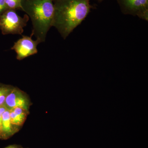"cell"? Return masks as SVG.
Listing matches in <instances>:
<instances>
[{
	"mask_svg": "<svg viewBox=\"0 0 148 148\" xmlns=\"http://www.w3.org/2000/svg\"><path fill=\"white\" fill-rule=\"evenodd\" d=\"M91 0H55L52 27L66 39L90 12Z\"/></svg>",
	"mask_w": 148,
	"mask_h": 148,
	"instance_id": "1",
	"label": "cell"
},
{
	"mask_svg": "<svg viewBox=\"0 0 148 148\" xmlns=\"http://www.w3.org/2000/svg\"><path fill=\"white\" fill-rule=\"evenodd\" d=\"M21 10L32 20L33 31L39 43L45 41L47 35L52 27L54 4L53 0H22Z\"/></svg>",
	"mask_w": 148,
	"mask_h": 148,
	"instance_id": "2",
	"label": "cell"
},
{
	"mask_svg": "<svg viewBox=\"0 0 148 148\" xmlns=\"http://www.w3.org/2000/svg\"><path fill=\"white\" fill-rule=\"evenodd\" d=\"M29 17L18 15L15 10L7 9L0 16V30L3 35H21Z\"/></svg>",
	"mask_w": 148,
	"mask_h": 148,
	"instance_id": "3",
	"label": "cell"
},
{
	"mask_svg": "<svg viewBox=\"0 0 148 148\" xmlns=\"http://www.w3.org/2000/svg\"><path fill=\"white\" fill-rule=\"evenodd\" d=\"M124 14L138 16L148 21V0H116Z\"/></svg>",
	"mask_w": 148,
	"mask_h": 148,
	"instance_id": "4",
	"label": "cell"
},
{
	"mask_svg": "<svg viewBox=\"0 0 148 148\" xmlns=\"http://www.w3.org/2000/svg\"><path fill=\"white\" fill-rule=\"evenodd\" d=\"M38 42L32 39V36H23L21 38L14 43L11 49L16 52V58L21 61L31 56L38 53L37 46Z\"/></svg>",
	"mask_w": 148,
	"mask_h": 148,
	"instance_id": "5",
	"label": "cell"
},
{
	"mask_svg": "<svg viewBox=\"0 0 148 148\" xmlns=\"http://www.w3.org/2000/svg\"><path fill=\"white\" fill-rule=\"evenodd\" d=\"M31 102L26 93L19 88L14 87L6 98L4 106L10 111L15 108H21L29 112Z\"/></svg>",
	"mask_w": 148,
	"mask_h": 148,
	"instance_id": "6",
	"label": "cell"
},
{
	"mask_svg": "<svg viewBox=\"0 0 148 148\" xmlns=\"http://www.w3.org/2000/svg\"><path fill=\"white\" fill-rule=\"evenodd\" d=\"M1 139L7 140L18 131L11 122L10 111L6 110L2 114Z\"/></svg>",
	"mask_w": 148,
	"mask_h": 148,
	"instance_id": "7",
	"label": "cell"
},
{
	"mask_svg": "<svg viewBox=\"0 0 148 148\" xmlns=\"http://www.w3.org/2000/svg\"><path fill=\"white\" fill-rule=\"evenodd\" d=\"M10 111L12 124L17 129L22 126L27 119L29 112L21 108H15Z\"/></svg>",
	"mask_w": 148,
	"mask_h": 148,
	"instance_id": "8",
	"label": "cell"
},
{
	"mask_svg": "<svg viewBox=\"0 0 148 148\" xmlns=\"http://www.w3.org/2000/svg\"><path fill=\"white\" fill-rule=\"evenodd\" d=\"M13 88L12 86L0 83V107L4 106L6 98Z\"/></svg>",
	"mask_w": 148,
	"mask_h": 148,
	"instance_id": "9",
	"label": "cell"
},
{
	"mask_svg": "<svg viewBox=\"0 0 148 148\" xmlns=\"http://www.w3.org/2000/svg\"><path fill=\"white\" fill-rule=\"evenodd\" d=\"M21 1L22 0H5V2L8 9L16 10L17 9H21Z\"/></svg>",
	"mask_w": 148,
	"mask_h": 148,
	"instance_id": "10",
	"label": "cell"
},
{
	"mask_svg": "<svg viewBox=\"0 0 148 148\" xmlns=\"http://www.w3.org/2000/svg\"><path fill=\"white\" fill-rule=\"evenodd\" d=\"M7 109L4 106L0 107V139H1L2 127V114Z\"/></svg>",
	"mask_w": 148,
	"mask_h": 148,
	"instance_id": "11",
	"label": "cell"
},
{
	"mask_svg": "<svg viewBox=\"0 0 148 148\" xmlns=\"http://www.w3.org/2000/svg\"><path fill=\"white\" fill-rule=\"evenodd\" d=\"M7 9L5 0H0V16Z\"/></svg>",
	"mask_w": 148,
	"mask_h": 148,
	"instance_id": "12",
	"label": "cell"
},
{
	"mask_svg": "<svg viewBox=\"0 0 148 148\" xmlns=\"http://www.w3.org/2000/svg\"><path fill=\"white\" fill-rule=\"evenodd\" d=\"M4 148H23L21 145H10Z\"/></svg>",
	"mask_w": 148,
	"mask_h": 148,
	"instance_id": "13",
	"label": "cell"
},
{
	"mask_svg": "<svg viewBox=\"0 0 148 148\" xmlns=\"http://www.w3.org/2000/svg\"><path fill=\"white\" fill-rule=\"evenodd\" d=\"M53 1H55V0H53Z\"/></svg>",
	"mask_w": 148,
	"mask_h": 148,
	"instance_id": "14",
	"label": "cell"
}]
</instances>
